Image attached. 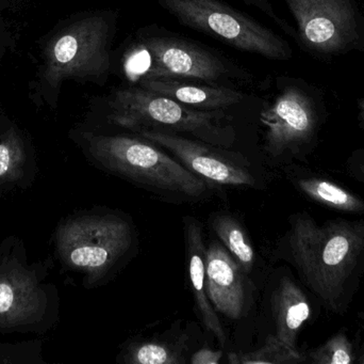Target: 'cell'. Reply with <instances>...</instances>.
<instances>
[{"label":"cell","mask_w":364,"mask_h":364,"mask_svg":"<svg viewBox=\"0 0 364 364\" xmlns=\"http://www.w3.org/2000/svg\"><path fill=\"white\" fill-rule=\"evenodd\" d=\"M290 222L289 254L299 277L325 309L343 313L364 276V222L320 224L305 214Z\"/></svg>","instance_id":"1"},{"label":"cell","mask_w":364,"mask_h":364,"mask_svg":"<svg viewBox=\"0 0 364 364\" xmlns=\"http://www.w3.org/2000/svg\"><path fill=\"white\" fill-rule=\"evenodd\" d=\"M109 107V121L134 132L155 130L183 132L220 147H231L235 140V128L225 110L192 108L140 85L115 90Z\"/></svg>","instance_id":"2"},{"label":"cell","mask_w":364,"mask_h":364,"mask_svg":"<svg viewBox=\"0 0 364 364\" xmlns=\"http://www.w3.org/2000/svg\"><path fill=\"white\" fill-rule=\"evenodd\" d=\"M119 12L96 11L68 24L46 46L42 77L58 88L66 79L102 85L112 68Z\"/></svg>","instance_id":"3"},{"label":"cell","mask_w":364,"mask_h":364,"mask_svg":"<svg viewBox=\"0 0 364 364\" xmlns=\"http://www.w3.org/2000/svg\"><path fill=\"white\" fill-rule=\"evenodd\" d=\"M90 151L113 175L151 189L199 198L205 182L158 150L153 142L127 136H90Z\"/></svg>","instance_id":"4"},{"label":"cell","mask_w":364,"mask_h":364,"mask_svg":"<svg viewBox=\"0 0 364 364\" xmlns=\"http://www.w3.org/2000/svg\"><path fill=\"white\" fill-rule=\"evenodd\" d=\"M136 48L149 59L140 79L173 78L228 85L233 80L252 81L243 68L194 41L159 28H143L136 36Z\"/></svg>","instance_id":"5"},{"label":"cell","mask_w":364,"mask_h":364,"mask_svg":"<svg viewBox=\"0 0 364 364\" xmlns=\"http://www.w3.org/2000/svg\"><path fill=\"white\" fill-rule=\"evenodd\" d=\"M181 25L267 59L288 60L290 47L271 29L220 0H156Z\"/></svg>","instance_id":"6"},{"label":"cell","mask_w":364,"mask_h":364,"mask_svg":"<svg viewBox=\"0 0 364 364\" xmlns=\"http://www.w3.org/2000/svg\"><path fill=\"white\" fill-rule=\"evenodd\" d=\"M132 229L117 216L89 218L74 224L66 237L73 265L94 275H102L128 251Z\"/></svg>","instance_id":"7"},{"label":"cell","mask_w":364,"mask_h":364,"mask_svg":"<svg viewBox=\"0 0 364 364\" xmlns=\"http://www.w3.org/2000/svg\"><path fill=\"white\" fill-rule=\"evenodd\" d=\"M139 134L145 140L168 150L186 168L209 181L220 185H255L252 175L244 167L225 157L214 145L162 130H144Z\"/></svg>","instance_id":"8"},{"label":"cell","mask_w":364,"mask_h":364,"mask_svg":"<svg viewBox=\"0 0 364 364\" xmlns=\"http://www.w3.org/2000/svg\"><path fill=\"white\" fill-rule=\"evenodd\" d=\"M265 150L279 156L306 142L314 130V115L306 96L296 88H284L262 111Z\"/></svg>","instance_id":"9"},{"label":"cell","mask_w":364,"mask_h":364,"mask_svg":"<svg viewBox=\"0 0 364 364\" xmlns=\"http://www.w3.org/2000/svg\"><path fill=\"white\" fill-rule=\"evenodd\" d=\"M205 279L210 301L218 312L237 320L243 313L245 286L241 266L220 244H210L205 254Z\"/></svg>","instance_id":"10"},{"label":"cell","mask_w":364,"mask_h":364,"mask_svg":"<svg viewBox=\"0 0 364 364\" xmlns=\"http://www.w3.org/2000/svg\"><path fill=\"white\" fill-rule=\"evenodd\" d=\"M299 24L304 42L333 48L341 42L348 21L338 0H284Z\"/></svg>","instance_id":"11"},{"label":"cell","mask_w":364,"mask_h":364,"mask_svg":"<svg viewBox=\"0 0 364 364\" xmlns=\"http://www.w3.org/2000/svg\"><path fill=\"white\" fill-rule=\"evenodd\" d=\"M138 81V85L143 89L168 96L200 110H225L239 104L245 98V94L233 88L199 83L198 81L173 78H149Z\"/></svg>","instance_id":"12"},{"label":"cell","mask_w":364,"mask_h":364,"mask_svg":"<svg viewBox=\"0 0 364 364\" xmlns=\"http://www.w3.org/2000/svg\"><path fill=\"white\" fill-rule=\"evenodd\" d=\"M184 224H186L188 276L192 284L193 296L205 328L213 333L220 345H224L226 336L208 296L207 279H205L207 250L205 249V244H203L201 227L196 220H194V218H186Z\"/></svg>","instance_id":"13"},{"label":"cell","mask_w":364,"mask_h":364,"mask_svg":"<svg viewBox=\"0 0 364 364\" xmlns=\"http://www.w3.org/2000/svg\"><path fill=\"white\" fill-rule=\"evenodd\" d=\"M311 303L299 284L284 276L272 294V311L276 337L290 348H296L297 335L311 316Z\"/></svg>","instance_id":"14"},{"label":"cell","mask_w":364,"mask_h":364,"mask_svg":"<svg viewBox=\"0 0 364 364\" xmlns=\"http://www.w3.org/2000/svg\"><path fill=\"white\" fill-rule=\"evenodd\" d=\"M297 185L306 196L316 202L336 211L364 215V201L333 182L318 177H306L299 180Z\"/></svg>","instance_id":"15"},{"label":"cell","mask_w":364,"mask_h":364,"mask_svg":"<svg viewBox=\"0 0 364 364\" xmlns=\"http://www.w3.org/2000/svg\"><path fill=\"white\" fill-rule=\"evenodd\" d=\"M213 229L231 256L244 271L250 273L254 266L255 252L252 244L239 222L230 216H216Z\"/></svg>","instance_id":"16"},{"label":"cell","mask_w":364,"mask_h":364,"mask_svg":"<svg viewBox=\"0 0 364 364\" xmlns=\"http://www.w3.org/2000/svg\"><path fill=\"white\" fill-rule=\"evenodd\" d=\"M229 363L232 364H284L305 361L299 350L282 343L276 336H269L264 345L259 350L243 354H230Z\"/></svg>","instance_id":"17"},{"label":"cell","mask_w":364,"mask_h":364,"mask_svg":"<svg viewBox=\"0 0 364 364\" xmlns=\"http://www.w3.org/2000/svg\"><path fill=\"white\" fill-rule=\"evenodd\" d=\"M310 363L318 364H350L354 363L353 346L350 340L343 335L338 333L331 338L326 343L309 355Z\"/></svg>","instance_id":"18"},{"label":"cell","mask_w":364,"mask_h":364,"mask_svg":"<svg viewBox=\"0 0 364 364\" xmlns=\"http://www.w3.org/2000/svg\"><path fill=\"white\" fill-rule=\"evenodd\" d=\"M126 361L134 364H177L183 363L176 353L155 342L138 344L130 348Z\"/></svg>","instance_id":"19"},{"label":"cell","mask_w":364,"mask_h":364,"mask_svg":"<svg viewBox=\"0 0 364 364\" xmlns=\"http://www.w3.org/2000/svg\"><path fill=\"white\" fill-rule=\"evenodd\" d=\"M242 1L247 4V6L258 9L261 12L264 13L265 15H267V16L271 17L273 21H275L282 29H284V31L292 33L290 26L287 25L286 21H282V19L277 16L269 0H242Z\"/></svg>","instance_id":"20"},{"label":"cell","mask_w":364,"mask_h":364,"mask_svg":"<svg viewBox=\"0 0 364 364\" xmlns=\"http://www.w3.org/2000/svg\"><path fill=\"white\" fill-rule=\"evenodd\" d=\"M222 352H214L209 348H203L195 353L191 359L193 364H218L222 359Z\"/></svg>","instance_id":"21"},{"label":"cell","mask_w":364,"mask_h":364,"mask_svg":"<svg viewBox=\"0 0 364 364\" xmlns=\"http://www.w3.org/2000/svg\"><path fill=\"white\" fill-rule=\"evenodd\" d=\"M12 288L8 284H0V313H4L10 309L13 303Z\"/></svg>","instance_id":"22"},{"label":"cell","mask_w":364,"mask_h":364,"mask_svg":"<svg viewBox=\"0 0 364 364\" xmlns=\"http://www.w3.org/2000/svg\"><path fill=\"white\" fill-rule=\"evenodd\" d=\"M9 164H10V150L8 145L1 143L0 145V175L6 172Z\"/></svg>","instance_id":"23"},{"label":"cell","mask_w":364,"mask_h":364,"mask_svg":"<svg viewBox=\"0 0 364 364\" xmlns=\"http://www.w3.org/2000/svg\"><path fill=\"white\" fill-rule=\"evenodd\" d=\"M360 363L364 364V353H363V359H361Z\"/></svg>","instance_id":"24"}]
</instances>
